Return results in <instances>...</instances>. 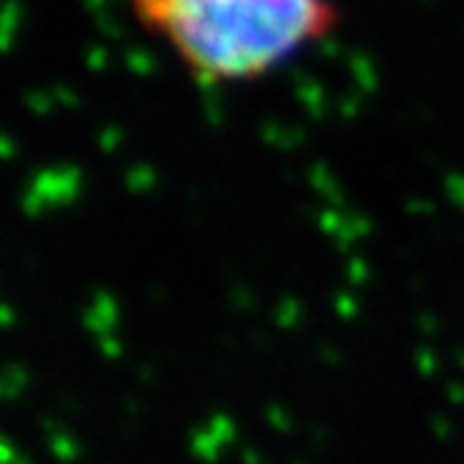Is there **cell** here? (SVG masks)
<instances>
[{
    "label": "cell",
    "instance_id": "obj_1",
    "mask_svg": "<svg viewBox=\"0 0 464 464\" xmlns=\"http://www.w3.org/2000/svg\"><path fill=\"white\" fill-rule=\"evenodd\" d=\"M143 31L202 84H252L324 43L336 0H126Z\"/></svg>",
    "mask_w": 464,
    "mask_h": 464
}]
</instances>
